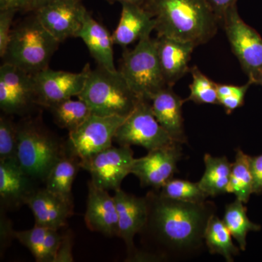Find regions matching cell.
Listing matches in <instances>:
<instances>
[{
  "mask_svg": "<svg viewBox=\"0 0 262 262\" xmlns=\"http://www.w3.org/2000/svg\"><path fill=\"white\" fill-rule=\"evenodd\" d=\"M232 235L223 220L216 215H212L205 232V244L211 254L223 256L226 261H234V257L238 256L241 248L234 245Z\"/></svg>",
  "mask_w": 262,
  "mask_h": 262,
  "instance_id": "obj_24",
  "label": "cell"
},
{
  "mask_svg": "<svg viewBox=\"0 0 262 262\" xmlns=\"http://www.w3.org/2000/svg\"><path fill=\"white\" fill-rule=\"evenodd\" d=\"M114 141L119 146H139L148 151L176 142L155 118L150 101L141 99L117 129Z\"/></svg>",
  "mask_w": 262,
  "mask_h": 262,
  "instance_id": "obj_9",
  "label": "cell"
},
{
  "mask_svg": "<svg viewBox=\"0 0 262 262\" xmlns=\"http://www.w3.org/2000/svg\"><path fill=\"white\" fill-rule=\"evenodd\" d=\"M17 10L6 9L0 10V56L4 58L11 36L12 24Z\"/></svg>",
  "mask_w": 262,
  "mask_h": 262,
  "instance_id": "obj_34",
  "label": "cell"
},
{
  "mask_svg": "<svg viewBox=\"0 0 262 262\" xmlns=\"http://www.w3.org/2000/svg\"><path fill=\"white\" fill-rule=\"evenodd\" d=\"M125 118L92 114L80 127L69 132L66 143L67 154L80 164L111 147L117 129Z\"/></svg>",
  "mask_w": 262,
  "mask_h": 262,
  "instance_id": "obj_7",
  "label": "cell"
},
{
  "mask_svg": "<svg viewBox=\"0 0 262 262\" xmlns=\"http://www.w3.org/2000/svg\"><path fill=\"white\" fill-rule=\"evenodd\" d=\"M205 172L198 182L207 196H215L228 193L232 165L227 157L204 156Z\"/></svg>",
  "mask_w": 262,
  "mask_h": 262,
  "instance_id": "obj_23",
  "label": "cell"
},
{
  "mask_svg": "<svg viewBox=\"0 0 262 262\" xmlns=\"http://www.w3.org/2000/svg\"><path fill=\"white\" fill-rule=\"evenodd\" d=\"M150 35L146 33L134 49L124 52L120 70L138 97L149 101L168 86L160 67L157 39Z\"/></svg>",
  "mask_w": 262,
  "mask_h": 262,
  "instance_id": "obj_6",
  "label": "cell"
},
{
  "mask_svg": "<svg viewBox=\"0 0 262 262\" xmlns=\"http://www.w3.org/2000/svg\"><path fill=\"white\" fill-rule=\"evenodd\" d=\"M213 12L220 25L223 23L226 12L232 5L237 4V0H206Z\"/></svg>",
  "mask_w": 262,
  "mask_h": 262,
  "instance_id": "obj_37",
  "label": "cell"
},
{
  "mask_svg": "<svg viewBox=\"0 0 262 262\" xmlns=\"http://www.w3.org/2000/svg\"><path fill=\"white\" fill-rule=\"evenodd\" d=\"M147 220L140 232L143 251L151 261L187 259L205 248V232L210 219L215 214L211 201L184 202L169 199L151 189L145 196Z\"/></svg>",
  "mask_w": 262,
  "mask_h": 262,
  "instance_id": "obj_1",
  "label": "cell"
},
{
  "mask_svg": "<svg viewBox=\"0 0 262 262\" xmlns=\"http://www.w3.org/2000/svg\"><path fill=\"white\" fill-rule=\"evenodd\" d=\"M192 82L189 85L190 94L186 101L198 104H219L217 83L205 75L196 66L190 68Z\"/></svg>",
  "mask_w": 262,
  "mask_h": 262,
  "instance_id": "obj_30",
  "label": "cell"
},
{
  "mask_svg": "<svg viewBox=\"0 0 262 262\" xmlns=\"http://www.w3.org/2000/svg\"><path fill=\"white\" fill-rule=\"evenodd\" d=\"M134 160L130 146H112L79 165L89 172L95 185L115 192L121 188L124 179L131 173Z\"/></svg>",
  "mask_w": 262,
  "mask_h": 262,
  "instance_id": "obj_10",
  "label": "cell"
},
{
  "mask_svg": "<svg viewBox=\"0 0 262 262\" xmlns=\"http://www.w3.org/2000/svg\"><path fill=\"white\" fill-rule=\"evenodd\" d=\"M250 161L253 176V194H262V154L251 157Z\"/></svg>",
  "mask_w": 262,
  "mask_h": 262,
  "instance_id": "obj_36",
  "label": "cell"
},
{
  "mask_svg": "<svg viewBox=\"0 0 262 262\" xmlns=\"http://www.w3.org/2000/svg\"><path fill=\"white\" fill-rule=\"evenodd\" d=\"M106 1L110 2V3H116L117 2V3H120V4L130 3V4L139 5V6L147 9L151 0H106Z\"/></svg>",
  "mask_w": 262,
  "mask_h": 262,
  "instance_id": "obj_40",
  "label": "cell"
},
{
  "mask_svg": "<svg viewBox=\"0 0 262 262\" xmlns=\"http://www.w3.org/2000/svg\"><path fill=\"white\" fill-rule=\"evenodd\" d=\"M114 198L118 215V237L126 245L127 259L132 261L139 251L134 245V237L140 233L147 220V203L145 196L129 194L121 188L115 191Z\"/></svg>",
  "mask_w": 262,
  "mask_h": 262,
  "instance_id": "obj_15",
  "label": "cell"
},
{
  "mask_svg": "<svg viewBox=\"0 0 262 262\" xmlns=\"http://www.w3.org/2000/svg\"><path fill=\"white\" fill-rule=\"evenodd\" d=\"M185 101L170 86L160 90L150 100L153 114L160 125L174 141L182 144L187 143L182 116Z\"/></svg>",
  "mask_w": 262,
  "mask_h": 262,
  "instance_id": "obj_20",
  "label": "cell"
},
{
  "mask_svg": "<svg viewBox=\"0 0 262 262\" xmlns=\"http://www.w3.org/2000/svg\"><path fill=\"white\" fill-rule=\"evenodd\" d=\"M29 0H0V10L13 9L27 11Z\"/></svg>",
  "mask_w": 262,
  "mask_h": 262,
  "instance_id": "obj_39",
  "label": "cell"
},
{
  "mask_svg": "<svg viewBox=\"0 0 262 262\" xmlns=\"http://www.w3.org/2000/svg\"><path fill=\"white\" fill-rule=\"evenodd\" d=\"M256 84H259V85H262V71L261 73H260L259 76H258L257 80H256Z\"/></svg>",
  "mask_w": 262,
  "mask_h": 262,
  "instance_id": "obj_42",
  "label": "cell"
},
{
  "mask_svg": "<svg viewBox=\"0 0 262 262\" xmlns=\"http://www.w3.org/2000/svg\"><path fill=\"white\" fill-rule=\"evenodd\" d=\"M77 37L82 39L98 66L112 72L117 71L114 61L113 35L88 10Z\"/></svg>",
  "mask_w": 262,
  "mask_h": 262,
  "instance_id": "obj_22",
  "label": "cell"
},
{
  "mask_svg": "<svg viewBox=\"0 0 262 262\" xmlns=\"http://www.w3.org/2000/svg\"><path fill=\"white\" fill-rule=\"evenodd\" d=\"M17 127V162L31 178L45 184L53 166L68 155L66 143H62L37 120L25 119Z\"/></svg>",
  "mask_w": 262,
  "mask_h": 262,
  "instance_id": "obj_3",
  "label": "cell"
},
{
  "mask_svg": "<svg viewBox=\"0 0 262 262\" xmlns=\"http://www.w3.org/2000/svg\"><path fill=\"white\" fill-rule=\"evenodd\" d=\"M84 222L92 232H100L107 237H118V215L115 198L91 181L89 182Z\"/></svg>",
  "mask_w": 262,
  "mask_h": 262,
  "instance_id": "obj_17",
  "label": "cell"
},
{
  "mask_svg": "<svg viewBox=\"0 0 262 262\" xmlns=\"http://www.w3.org/2000/svg\"><path fill=\"white\" fill-rule=\"evenodd\" d=\"M37 182L24 172L16 160L0 161L1 209H15L25 204Z\"/></svg>",
  "mask_w": 262,
  "mask_h": 262,
  "instance_id": "obj_18",
  "label": "cell"
},
{
  "mask_svg": "<svg viewBox=\"0 0 262 262\" xmlns=\"http://www.w3.org/2000/svg\"><path fill=\"white\" fill-rule=\"evenodd\" d=\"M60 43L34 14L13 28L3 60L35 75L48 68Z\"/></svg>",
  "mask_w": 262,
  "mask_h": 262,
  "instance_id": "obj_5",
  "label": "cell"
},
{
  "mask_svg": "<svg viewBox=\"0 0 262 262\" xmlns=\"http://www.w3.org/2000/svg\"><path fill=\"white\" fill-rule=\"evenodd\" d=\"M251 84L249 81L243 85L217 83L219 104L223 106L227 115L244 106L245 97Z\"/></svg>",
  "mask_w": 262,
  "mask_h": 262,
  "instance_id": "obj_32",
  "label": "cell"
},
{
  "mask_svg": "<svg viewBox=\"0 0 262 262\" xmlns=\"http://www.w3.org/2000/svg\"><path fill=\"white\" fill-rule=\"evenodd\" d=\"M158 37L192 42L196 47L214 37L220 25L206 0H151L147 9Z\"/></svg>",
  "mask_w": 262,
  "mask_h": 262,
  "instance_id": "obj_2",
  "label": "cell"
},
{
  "mask_svg": "<svg viewBox=\"0 0 262 262\" xmlns=\"http://www.w3.org/2000/svg\"><path fill=\"white\" fill-rule=\"evenodd\" d=\"M53 1H54V0H29L27 11L35 12L39 8H42L44 5H47Z\"/></svg>",
  "mask_w": 262,
  "mask_h": 262,
  "instance_id": "obj_41",
  "label": "cell"
},
{
  "mask_svg": "<svg viewBox=\"0 0 262 262\" xmlns=\"http://www.w3.org/2000/svg\"><path fill=\"white\" fill-rule=\"evenodd\" d=\"M245 203L236 199L232 203L227 205L225 208L223 221L233 238L237 241L241 251L246 248V237L248 232H258L261 227L253 223L247 215V208Z\"/></svg>",
  "mask_w": 262,
  "mask_h": 262,
  "instance_id": "obj_26",
  "label": "cell"
},
{
  "mask_svg": "<svg viewBox=\"0 0 262 262\" xmlns=\"http://www.w3.org/2000/svg\"><path fill=\"white\" fill-rule=\"evenodd\" d=\"M78 168H80L78 161L66 155L51 169L45 182V187L50 192L72 200V188Z\"/></svg>",
  "mask_w": 262,
  "mask_h": 262,
  "instance_id": "obj_25",
  "label": "cell"
},
{
  "mask_svg": "<svg viewBox=\"0 0 262 262\" xmlns=\"http://www.w3.org/2000/svg\"><path fill=\"white\" fill-rule=\"evenodd\" d=\"M222 26L234 56L251 84L262 71V38L239 16L237 4L226 12Z\"/></svg>",
  "mask_w": 262,
  "mask_h": 262,
  "instance_id": "obj_8",
  "label": "cell"
},
{
  "mask_svg": "<svg viewBox=\"0 0 262 262\" xmlns=\"http://www.w3.org/2000/svg\"><path fill=\"white\" fill-rule=\"evenodd\" d=\"M86 11L81 0H54L34 13L46 30L62 42L77 37Z\"/></svg>",
  "mask_w": 262,
  "mask_h": 262,
  "instance_id": "obj_14",
  "label": "cell"
},
{
  "mask_svg": "<svg viewBox=\"0 0 262 262\" xmlns=\"http://www.w3.org/2000/svg\"><path fill=\"white\" fill-rule=\"evenodd\" d=\"M182 156V144L177 142L150 150L146 156L135 158L131 173L139 179L141 187L158 190L178 173L177 164Z\"/></svg>",
  "mask_w": 262,
  "mask_h": 262,
  "instance_id": "obj_12",
  "label": "cell"
},
{
  "mask_svg": "<svg viewBox=\"0 0 262 262\" xmlns=\"http://www.w3.org/2000/svg\"><path fill=\"white\" fill-rule=\"evenodd\" d=\"M156 191L162 196L176 201L201 202L206 201L208 198L200 187L198 182L182 179H170Z\"/></svg>",
  "mask_w": 262,
  "mask_h": 262,
  "instance_id": "obj_29",
  "label": "cell"
},
{
  "mask_svg": "<svg viewBox=\"0 0 262 262\" xmlns=\"http://www.w3.org/2000/svg\"><path fill=\"white\" fill-rule=\"evenodd\" d=\"M90 70L87 65L82 72L74 73L48 67L33 75L37 105L48 108L63 100L77 97L83 90Z\"/></svg>",
  "mask_w": 262,
  "mask_h": 262,
  "instance_id": "obj_13",
  "label": "cell"
},
{
  "mask_svg": "<svg viewBox=\"0 0 262 262\" xmlns=\"http://www.w3.org/2000/svg\"><path fill=\"white\" fill-rule=\"evenodd\" d=\"M72 234L67 232L63 234V238L57 251L56 257L53 262H72L74 261L72 248L73 239Z\"/></svg>",
  "mask_w": 262,
  "mask_h": 262,
  "instance_id": "obj_35",
  "label": "cell"
},
{
  "mask_svg": "<svg viewBox=\"0 0 262 262\" xmlns=\"http://www.w3.org/2000/svg\"><path fill=\"white\" fill-rule=\"evenodd\" d=\"M37 105L34 77L16 66L0 67V108L8 115H27Z\"/></svg>",
  "mask_w": 262,
  "mask_h": 262,
  "instance_id": "obj_11",
  "label": "cell"
},
{
  "mask_svg": "<svg viewBox=\"0 0 262 262\" xmlns=\"http://www.w3.org/2000/svg\"><path fill=\"white\" fill-rule=\"evenodd\" d=\"M50 229L34 225L32 229L24 231H15V238L28 248L36 261L42 262L43 246Z\"/></svg>",
  "mask_w": 262,
  "mask_h": 262,
  "instance_id": "obj_33",
  "label": "cell"
},
{
  "mask_svg": "<svg viewBox=\"0 0 262 262\" xmlns=\"http://www.w3.org/2000/svg\"><path fill=\"white\" fill-rule=\"evenodd\" d=\"M77 98L87 103L94 115L124 117L134 111L141 100L120 71L112 72L99 66L90 70Z\"/></svg>",
  "mask_w": 262,
  "mask_h": 262,
  "instance_id": "obj_4",
  "label": "cell"
},
{
  "mask_svg": "<svg viewBox=\"0 0 262 262\" xmlns=\"http://www.w3.org/2000/svg\"><path fill=\"white\" fill-rule=\"evenodd\" d=\"M48 108L56 125L69 132L76 130L92 115L87 103L79 98L63 100Z\"/></svg>",
  "mask_w": 262,
  "mask_h": 262,
  "instance_id": "obj_27",
  "label": "cell"
},
{
  "mask_svg": "<svg viewBox=\"0 0 262 262\" xmlns=\"http://www.w3.org/2000/svg\"><path fill=\"white\" fill-rule=\"evenodd\" d=\"M32 211L35 225L59 230L67 225L73 214V201L50 192L46 187L37 188L26 201Z\"/></svg>",
  "mask_w": 262,
  "mask_h": 262,
  "instance_id": "obj_16",
  "label": "cell"
},
{
  "mask_svg": "<svg viewBox=\"0 0 262 262\" xmlns=\"http://www.w3.org/2000/svg\"><path fill=\"white\" fill-rule=\"evenodd\" d=\"M157 50L162 73L167 85L173 87L187 72L191 56L196 47L192 42L167 37H158Z\"/></svg>",
  "mask_w": 262,
  "mask_h": 262,
  "instance_id": "obj_19",
  "label": "cell"
},
{
  "mask_svg": "<svg viewBox=\"0 0 262 262\" xmlns=\"http://www.w3.org/2000/svg\"><path fill=\"white\" fill-rule=\"evenodd\" d=\"M14 232L10 220L1 213V249L6 248L11 239L15 238Z\"/></svg>",
  "mask_w": 262,
  "mask_h": 262,
  "instance_id": "obj_38",
  "label": "cell"
},
{
  "mask_svg": "<svg viewBox=\"0 0 262 262\" xmlns=\"http://www.w3.org/2000/svg\"><path fill=\"white\" fill-rule=\"evenodd\" d=\"M18 127L9 115L0 117V161L16 160L18 152Z\"/></svg>",
  "mask_w": 262,
  "mask_h": 262,
  "instance_id": "obj_31",
  "label": "cell"
},
{
  "mask_svg": "<svg viewBox=\"0 0 262 262\" xmlns=\"http://www.w3.org/2000/svg\"><path fill=\"white\" fill-rule=\"evenodd\" d=\"M120 21L113 34L114 44L127 47L155 29V19L149 10L139 5L122 3Z\"/></svg>",
  "mask_w": 262,
  "mask_h": 262,
  "instance_id": "obj_21",
  "label": "cell"
},
{
  "mask_svg": "<svg viewBox=\"0 0 262 262\" xmlns=\"http://www.w3.org/2000/svg\"><path fill=\"white\" fill-rule=\"evenodd\" d=\"M251 156L242 150L236 149L235 160L232 165L228 193H232L236 199L247 203L253 192V176L251 169Z\"/></svg>",
  "mask_w": 262,
  "mask_h": 262,
  "instance_id": "obj_28",
  "label": "cell"
}]
</instances>
